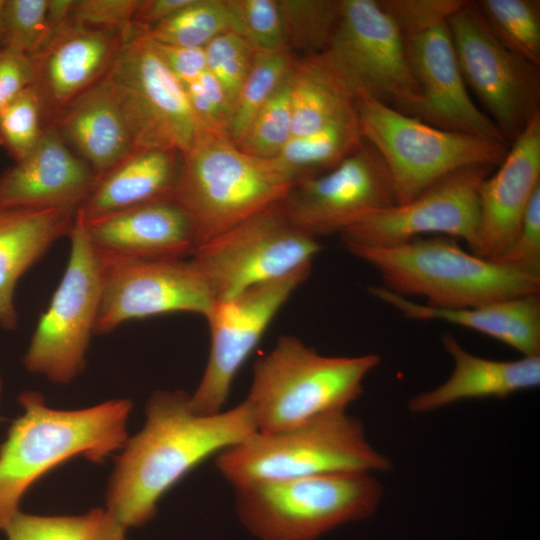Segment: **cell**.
<instances>
[{
  "label": "cell",
  "instance_id": "8fae6325",
  "mask_svg": "<svg viewBox=\"0 0 540 540\" xmlns=\"http://www.w3.org/2000/svg\"><path fill=\"white\" fill-rule=\"evenodd\" d=\"M68 237L65 272L23 358L28 371L57 384L71 382L84 370L102 285L100 259L78 212Z\"/></svg>",
  "mask_w": 540,
  "mask_h": 540
},
{
  "label": "cell",
  "instance_id": "ac0fdd59",
  "mask_svg": "<svg viewBox=\"0 0 540 540\" xmlns=\"http://www.w3.org/2000/svg\"><path fill=\"white\" fill-rule=\"evenodd\" d=\"M405 44L420 94L414 117L447 131L508 144L495 123L472 100L447 22L406 38Z\"/></svg>",
  "mask_w": 540,
  "mask_h": 540
},
{
  "label": "cell",
  "instance_id": "52a82bcc",
  "mask_svg": "<svg viewBox=\"0 0 540 540\" xmlns=\"http://www.w3.org/2000/svg\"><path fill=\"white\" fill-rule=\"evenodd\" d=\"M235 513L256 540H317L372 516L383 497L368 472L266 481L234 488Z\"/></svg>",
  "mask_w": 540,
  "mask_h": 540
},
{
  "label": "cell",
  "instance_id": "603a6c76",
  "mask_svg": "<svg viewBox=\"0 0 540 540\" xmlns=\"http://www.w3.org/2000/svg\"><path fill=\"white\" fill-rule=\"evenodd\" d=\"M441 340L453 360V371L438 387L411 398V413H429L467 399L506 398L540 384V356L491 360L468 352L450 333L443 334Z\"/></svg>",
  "mask_w": 540,
  "mask_h": 540
},
{
  "label": "cell",
  "instance_id": "c3c4849f",
  "mask_svg": "<svg viewBox=\"0 0 540 540\" xmlns=\"http://www.w3.org/2000/svg\"><path fill=\"white\" fill-rule=\"evenodd\" d=\"M3 5H4V0H0V42H1V17H2Z\"/></svg>",
  "mask_w": 540,
  "mask_h": 540
},
{
  "label": "cell",
  "instance_id": "f1b7e54d",
  "mask_svg": "<svg viewBox=\"0 0 540 540\" xmlns=\"http://www.w3.org/2000/svg\"><path fill=\"white\" fill-rule=\"evenodd\" d=\"M363 141L354 113L312 133L291 137L272 160L296 184L333 169Z\"/></svg>",
  "mask_w": 540,
  "mask_h": 540
},
{
  "label": "cell",
  "instance_id": "277c9868",
  "mask_svg": "<svg viewBox=\"0 0 540 540\" xmlns=\"http://www.w3.org/2000/svg\"><path fill=\"white\" fill-rule=\"evenodd\" d=\"M379 363L377 354L325 356L295 336H281L255 361L244 400L258 432L285 430L323 414L347 411Z\"/></svg>",
  "mask_w": 540,
  "mask_h": 540
},
{
  "label": "cell",
  "instance_id": "60d3db41",
  "mask_svg": "<svg viewBox=\"0 0 540 540\" xmlns=\"http://www.w3.org/2000/svg\"><path fill=\"white\" fill-rule=\"evenodd\" d=\"M493 261L540 276V187L525 210L514 240Z\"/></svg>",
  "mask_w": 540,
  "mask_h": 540
},
{
  "label": "cell",
  "instance_id": "9c48e42d",
  "mask_svg": "<svg viewBox=\"0 0 540 540\" xmlns=\"http://www.w3.org/2000/svg\"><path fill=\"white\" fill-rule=\"evenodd\" d=\"M108 75L133 149L183 155L207 128L182 84L136 28L125 36Z\"/></svg>",
  "mask_w": 540,
  "mask_h": 540
},
{
  "label": "cell",
  "instance_id": "5bb4252c",
  "mask_svg": "<svg viewBox=\"0 0 540 540\" xmlns=\"http://www.w3.org/2000/svg\"><path fill=\"white\" fill-rule=\"evenodd\" d=\"M312 267L252 286L234 297L216 300L204 317L210 329V352L202 378L190 395L199 415L224 410L234 379L266 329Z\"/></svg>",
  "mask_w": 540,
  "mask_h": 540
},
{
  "label": "cell",
  "instance_id": "d4e9b609",
  "mask_svg": "<svg viewBox=\"0 0 540 540\" xmlns=\"http://www.w3.org/2000/svg\"><path fill=\"white\" fill-rule=\"evenodd\" d=\"M77 211L65 208H0V325L18 324L14 304L20 278L61 237L69 236Z\"/></svg>",
  "mask_w": 540,
  "mask_h": 540
},
{
  "label": "cell",
  "instance_id": "6da1fadb",
  "mask_svg": "<svg viewBox=\"0 0 540 540\" xmlns=\"http://www.w3.org/2000/svg\"><path fill=\"white\" fill-rule=\"evenodd\" d=\"M145 414L108 484L106 509L126 529L149 522L160 499L198 465L257 432L245 400L215 415H199L186 392L156 390Z\"/></svg>",
  "mask_w": 540,
  "mask_h": 540
},
{
  "label": "cell",
  "instance_id": "83f0119b",
  "mask_svg": "<svg viewBox=\"0 0 540 540\" xmlns=\"http://www.w3.org/2000/svg\"><path fill=\"white\" fill-rule=\"evenodd\" d=\"M292 137L356 113V92L325 51L296 60L291 74Z\"/></svg>",
  "mask_w": 540,
  "mask_h": 540
},
{
  "label": "cell",
  "instance_id": "7c38bea8",
  "mask_svg": "<svg viewBox=\"0 0 540 540\" xmlns=\"http://www.w3.org/2000/svg\"><path fill=\"white\" fill-rule=\"evenodd\" d=\"M356 92L409 116L420 94L405 39L378 0H341V13L324 50Z\"/></svg>",
  "mask_w": 540,
  "mask_h": 540
},
{
  "label": "cell",
  "instance_id": "ee69618b",
  "mask_svg": "<svg viewBox=\"0 0 540 540\" xmlns=\"http://www.w3.org/2000/svg\"><path fill=\"white\" fill-rule=\"evenodd\" d=\"M34 67L30 56L0 48V112L33 84Z\"/></svg>",
  "mask_w": 540,
  "mask_h": 540
},
{
  "label": "cell",
  "instance_id": "4fadbf2b",
  "mask_svg": "<svg viewBox=\"0 0 540 540\" xmlns=\"http://www.w3.org/2000/svg\"><path fill=\"white\" fill-rule=\"evenodd\" d=\"M447 24L467 87L511 143L540 111V67L493 36L475 1H466Z\"/></svg>",
  "mask_w": 540,
  "mask_h": 540
},
{
  "label": "cell",
  "instance_id": "d6a6232c",
  "mask_svg": "<svg viewBox=\"0 0 540 540\" xmlns=\"http://www.w3.org/2000/svg\"><path fill=\"white\" fill-rule=\"evenodd\" d=\"M228 30L226 0H192L167 20L140 34L160 44L204 48L214 37Z\"/></svg>",
  "mask_w": 540,
  "mask_h": 540
},
{
  "label": "cell",
  "instance_id": "836d02e7",
  "mask_svg": "<svg viewBox=\"0 0 540 540\" xmlns=\"http://www.w3.org/2000/svg\"><path fill=\"white\" fill-rule=\"evenodd\" d=\"M287 48L308 54L326 50L336 29L341 0H278Z\"/></svg>",
  "mask_w": 540,
  "mask_h": 540
},
{
  "label": "cell",
  "instance_id": "e0dca14e",
  "mask_svg": "<svg viewBox=\"0 0 540 540\" xmlns=\"http://www.w3.org/2000/svg\"><path fill=\"white\" fill-rule=\"evenodd\" d=\"M395 204L391 174L365 140L333 169L294 184L282 199L289 219L317 240L339 235L364 217Z\"/></svg>",
  "mask_w": 540,
  "mask_h": 540
},
{
  "label": "cell",
  "instance_id": "5b68a950",
  "mask_svg": "<svg viewBox=\"0 0 540 540\" xmlns=\"http://www.w3.org/2000/svg\"><path fill=\"white\" fill-rule=\"evenodd\" d=\"M293 185L272 159L251 156L226 131L207 127L181 155L173 200L189 215L198 248L281 201Z\"/></svg>",
  "mask_w": 540,
  "mask_h": 540
},
{
  "label": "cell",
  "instance_id": "74e56055",
  "mask_svg": "<svg viewBox=\"0 0 540 540\" xmlns=\"http://www.w3.org/2000/svg\"><path fill=\"white\" fill-rule=\"evenodd\" d=\"M48 0H4L0 46L32 56L47 42Z\"/></svg>",
  "mask_w": 540,
  "mask_h": 540
},
{
  "label": "cell",
  "instance_id": "4dcf8cb0",
  "mask_svg": "<svg viewBox=\"0 0 540 540\" xmlns=\"http://www.w3.org/2000/svg\"><path fill=\"white\" fill-rule=\"evenodd\" d=\"M475 2L493 36L511 52L540 67V1Z\"/></svg>",
  "mask_w": 540,
  "mask_h": 540
},
{
  "label": "cell",
  "instance_id": "e575fe53",
  "mask_svg": "<svg viewBox=\"0 0 540 540\" xmlns=\"http://www.w3.org/2000/svg\"><path fill=\"white\" fill-rule=\"evenodd\" d=\"M291 74L292 71L253 117L237 145L243 152L273 159L291 139Z\"/></svg>",
  "mask_w": 540,
  "mask_h": 540
},
{
  "label": "cell",
  "instance_id": "2e32d148",
  "mask_svg": "<svg viewBox=\"0 0 540 540\" xmlns=\"http://www.w3.org/2000/svg\"><path fill=\"white\" fill-rule=\"evenodd\" d=\"M494 167L475 165L437 181L405 204L374 212L343 230L345 248L384 247L424 235L462 239L471 253L477 244L479 189Z\"/></svg>",
  "mask_w": 540,
  "mask_h": 540
},
{
  "label": "cell",
  "instance_id": "ba28073f",
  "mask_svg": "<svg viewBox=\"0 0 540 540\" xmlns=\"http://www.w3.org/2000/svg\"><path fill=\"white\" fill-rule=\"evenodd\" d=\"M360 134L385 162L397 204H405L444 177L475 165L498 166L508 144L447 131L356 94Z\"/></svg>",
  "mask_w": 540,
  "mask_h": 540
},
{
  "label": "cell",
  "instance_id": "8d00e7d4",
  "mask_svg": "<svg viewBox=\"0 0 540 540\" xmlns=\"http://www.w3.org/2000/svg\"><path fill=\"white\" fill-rule=\"evenodd\" d=\"M45 128L39 96L30 85L0 112V146L18 162L37 145Z\"/></svg>",
  "mask_w": 540,
  "mask_h": 540
},
{
  "label": "cell",
  "instance_id": "9a60e30c",
  "mask_svg": "<svg viewBox=\"0 0 540 540\" xmlns=\"http://www.w3.org/2000/svg\"><path fill=\"white\" fill-rule=\"evenodd\" d=\"M97 254L102 285L94 334L109 333L129 320L171 312L205 317L216 301L192 258L127 260Z\"/></svg>",
  "mask_w": 540,
  "mask_h": 540
},
{
  "label": "cell",
  "instance_id": "7bdbcfd3",
  "mask_svg": "<svg viewBox=\"0 0 540 540\" xmlns=\"http://www.w3.org/2000/svg\"><path fill=\"white\" fill-rule=\"evenodd\" d=\"M182 86L199 120L211 129L227 132L231 107L214 76L206 70L199 77Z\"/></svg>",
  "mask_w": 540,
  "mask_h": 540
},
{
  "label": "cell",
  "instance_id": "4316f807",
  "mask_svg": "<svg viewBox=\"0 0 540 540\" xmlns=\"http://www.w3.org/2000/svg\"><path fill=\"white\" fill-rule=\"evenodd\" d=\"M181 155L162 149H133L101 175L77 210L92 219L134 206L173 200Z\"/></svg>",
  "mask_w": 540,
  "mask_h": 540
},
{
  "label": "cell",
  "instance_id": "f546056e",
  "mask_svg": "<svg viewBox=\"0 0 540 540\" xmlns=\"http://www.w3.org/2000/svg\"><path fill=\"white\" fill-rule=\"evenodd\" d=\"M126 528L103 508L77 516L19 512L5 529L7 540H127Z\"/></svg>",
  "mask_w": 540,
  "mask_h": 540
},
{
  "label": "cell",
  "instance_id": "681fc988",
  "mask_svg": "<svg viewBox=\"0 0 540 540\" xmlns=\"http://www.w3.org/2000/svg\"><path fill=\"white\" fill-rule=\"evenodd\" d=\"M1 391H2V380L0 378V395H1Z\"/></svg>",
  "mask_w": 540,
  "mask_h": 540
},
{
  "label": "cell",
  "instance_id": "1f68e13d",
  "mask_svg": "<svg viewBox=\"0 0 540 540\" xmlns=\"http://www.w3.org/2000/svg\"><path fill=\"white\" fill-rule=\"evenodd\" d=\"M295 62L289 49L256 53L231 108L227 134L236 145L258 110L291 73Z\"/></svg>",
  "mask_w": 540,
  "mask_h": 540
},
{
  "label": "cell",
  "instance_id": "ab89813d",
  "mask_svg": "<svg viewBox=\"0 0 540 540\" xmlns=\"http://www.w3.org/2000/svg\"><path fill=\"white\" fill-rule=\"evenodd\" d=\"M404 39L445 23L466 0H378Z\"/></svg>",
  "mask_w": 540,
  "mask_h": 540
},
{
  "label": "cell",
  "instance_id": "ffe728a7",
  "mask_svg": "<svg viewBox=\"0 0 540 540\" xmlns=\"http://www.w3.org/2000/svg\"><path fill=\"white\" fill-rule=\"evenodd\" d=\"M502 162L479 189L477 244L473 254L493 260L514 240L540 187V111L510 143Z\"/></svg>",
  "mask_w": 540,
  "mask_h": 540
},
{
  "label": "cell",
  "instance_id": "bcb514c9",
  "mask_svg": "<svg viewBox=\"0 0 540 540\" xmlns=\"http://www.w3.org/2000/svg\"><path fill=\"white\" fill-rule=\"evenodd\" d=\"M192 0H140L133 25L141 31L161 23L186 7Z\"/></svg>",
  "mask_w": 540,
  "mask_h": 540
},
{
  "label": "cell",
  "instance_id": "7dc6e473",
  "mask_svg": "<svg viewBox=\"0 0 540 540\" xmlns=\"http://www.w3.org/2000/svg\"><path fill=\"white\" fill-rule=\"evenodd\" d=\"M74 0H48L47 22L51 33L70 19Z\"/></svg>",
  "mask_w": 540,
  "mask_h": 540
},
{
  "label": "cell",
  "instance_id": "cb8c5ba5",
  "mask_svg": "<svg viewBox=\"0 0 540 540\" xmlns=\"http://www.w3.org/2000/svg\"><path fill=\"white\" fill-rule=\"evenodd\" d=\"M368 293L413 320H441L490 336L523 357L540 356V296L527 295L472 308L441 309L416 303L383 286Z\"/></svg>",
  "mask_w": 540,
  "mask_h": 540
},
{
  "label": "cell",
  "instance_id": "f6af8a7d",
  "mask_svg": "<svg viewBox=\"0 0 540 540\" xmlns=\"http://www.w3.org/2000/svg\"><path fill=\"white\" fill-rule=\"evenodd\" d=\"M151 43L182 85L193 81L207 70L203 48L172 46L153 41Z\"/></svg>",
  "mask_w": 540,
  "mask_h": 540
},
{
  "label": "cell",
  "instance_id": "7a4b0ae2",
  "mask_svg": "<svg viewBox=\"0 0 540 540\" xmlns=\"http://www.w3.org/2000/svg\"><path fill=\"white\" fill-rule=\"evenodd\" d=\"M23 414L0 445V530L20 512L28 489L52 469L82 456L103 462L128 439V399H113L77 410H58L35 391L19 396Z\"/></svg>",
  "mask_w": 540,
  "mask_h": 540
},
{
  "label": "cell",
  "instance_id": "d6986e66",
  "mask_svg": "<svg viewBox=\"0 0 540 540\" xmlns=\"http://www.w3.org/2000/svg\"><path fill=\"white\" fill-rule=\"evenodd\" d=\"M126 35L69 19L30 56L32 86L39 96L46 127L73 99L108 74Z\"/></svg>",
  "mask_w": 540,
  "mask_h": 540
},
{
  "label": "cell",
  "instance_id": "f907efd6",
  "mask_svg": "<svg viewBox=\"0 0 540 540\" xmlns=\"http://www.w3.org/2000/svg\"><path fill=\"white\" fill-rule=\"evenodd\" d=\"M0 48H1V46H0Z\"/></svg>",
  "mask_w": 540,
  "mask_h": 540
},
{
  "label": "cell",
  "instance_id": "7402d4cb",
  "mask_svg": "<svg viewBox=\"0 0 540 540\" xmlns=\"http://www.w3.org/2000/svg\"><path fill=\"white\" fill-rule=\"evenodd\" d=\"M96 175L47 126L32 151L0 175V208H65L78 210Z\"/></svg>",
  "mask_w": 540,
  "mask_h": 540
},
{
  "label": "cell",
  "instance_id": "d590c367",
  "mask_svg": "<svg viewBox=\"0 0 540 540\" xmlns=\"http://www.w3.org/2000/svg\"><path fill=\"white\" fill-rule=\"evenodd\" d=\"M230 31L255 52L288 49L278 0H226Z\"/></svg>",
  "mask_w": 540,
  "mask_h": 540
},
{
  "label": "cell",
  "instance_id": "f35d334b",
  "mask_svg": "<svg viewBox=\"0 0 540 540\" xmlns=\"http://www.w3.org/2000/svg\"><path fill=\"white\" fill-rule=\"evenodd\" d=\"M203 50L207 70L222 87L232 108L257 52L230 30L214 37Z\"/></svg>",
  "mask_w": 540,
  "mask_h": 540
},
{
  "label": "cell",
  "instance_id": "8992f818",
  "mask_svg": "<svg viewBox=\"0 0 540 540\" xmlns=\"http://www.w3.org/2000/svg\"><path fill=\"white\" fill-rule=\"evenodd\" d=\"M233 488L349 472H386L392 462L368 441L362 422L338 411L271 433L255 432L216 456Z\"/></svg>",
  "mask_w": 540,
  "mask_h": 540
},
{
  "label": "cell",
  "instance_id": "484cf974",
  "mask_svg": "<svg viewBox=\"0 0 540 540\" xmlns=\"http://www.w3.org/2000/svg\"><path fill=\"white\" fill-rule=\"evenodd\" d=\"M51 126L96 176L108 171L133 150L108 74L73 99Z\"/></svg>",
  "mask_w": 540,
  "mask_h": 540
},
{
  "label": "cell",
  "instance_id": "b9f144b4",
  "mask_svg": "<svg viewBox=\"0 0 540 540\" xmlns=\"http://www.w3.org/2000/svg\"><path fill=\"white\" fill-rule=\"evenodd\" d=\"M140 0H74L70 20L81 25L128 34Z\"/></svg>",
  "mask_w": 540,
  "mask_h": 540
},
{
  "label": "cell",
  "instance_id": "30bf717a",
  "mask_svg": "<svg viewBox=\"0 0 540 540\" xmlns=\"http://www.w3.org/2000/svg\"><path fill=\"white\" fill-rule=\"evenodd\" d=\"M317 239L287 216L282 200L199 246L191 258L216 300L312 267Z\"/></svg>",
  "mask_w": 540,
  "mask_h": 540
},
{
  "label": "cell",
  "instance_id": "44dd1931",
  "mask_svg": "<svg viewBox=\"0 0 540 540\" xmlns=\"http://www.w3.org/2000/svg\"><path fill=\"white\" fill-rule=\"evenodd\" d=\"M83 223L94 249L107 257L181 259L197 248L192 221L174 200L134 206Z\"/></svg>",
  "mask_w": 540,
  "mask_h": 540
},
{
  "label": "cell",
  "instance_id": "3957f363",
  "mask_svg": "<svg viewBox=\"0 0 540 540\" xmlns=\"http://www.w3.org/2000/svg\"><path fill=\"white\" fill-rule=\"evenodd\" d=\"M373 267L387 290L441 309L477 307L540 294V276L479 257L444 235L384 247H348Z\"/></svg>",
  "mask_w": 540,
  "mask_h": 540
}]
</instances>
